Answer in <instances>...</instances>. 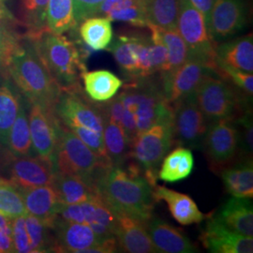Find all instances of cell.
Listing matches in <instances>:
<instances>
[{
    "mask_svg": "<svg viewBox=\"0 0 253 253\" xmlns=\"http://www.w3.org/2000/svg\"><path fill=\"white\" fill-rule=\"evenodd\" d=\"M20 190L27 214L38 217L51 228L58 209L62 206L52 185L20 188Z\"/></svg>",
    "mask_w": 253,
    "mask_h": 253,
    "instance_id": "cell-24",
    "label": "cell"
},
{
    "mask_svg": "<svg viewBox=\"0 0 253 253\" xmlns=\"http://www.w3.org/2000/svg\"><path fill=\"white\" fill-rule=\"evenodd\" d=\"M248 22L245 0H215L208 21L210 38L219 43L240 33Z\"/></svg>",
    "mask_w": 253,
    "mask_h": 253,
    "instance_id": "cell-13",
    "label": "cell"
},
{
    "mask_svg": "<svg viewBox=\"0 0 253 253\" xmlns=\"http://www.w3.org/2000/svg\"><path fill=\"white\" fill-rule=\"evenodd\" d=\"M22 95L8 74L0 71V160H9L8 145L10 128L22 102Z\"/></svg>",
    "mask_w": 253,
    "mask_h": 253,
    "instance_id": "cell-20",
    "label": "cell"
},
{
    "mask_svg": "<svg viewBox=\"0 0 253 253\" xmlns=\"http://www.w3.org/2000/svg\"><path fill=\"white\" fill-rule=\"evenodd\" d=\"M213 170L218 171L238 160V130L234 119L210 122L202 149ZM238 162V161H237Z\"/></svg>",
    "mask_w": 253,
    "mask_h": 253,
    "instance_id": "cell-10",
    "label": "cell"
},
{
    "mask_svg": "<svg viewBox=\"0 0 253 253\" xmlns=\"http://www.w3.org/2000/svg\"><path fill=\"white\" fill-rule=\"evenodd\" d=\"M148 26L152 27L156 31L163 44L166 47L168 53L167 66L163 73L172 72L180 67L188 59L189 50L178 31L176 29H167L156 27L151 24H148Z\"/></svg>",
    "mask_w": 253,
    "mask_h": 253,
    "instance_id": "cell-35",
    "label": "cell"
},
{
    "mask_svg": "<svg viewBox=\"0 0 253 253\" xmlns=\"http://www.w3.org/2000/svg\"><path fill=\"white\" fill-rule=\"evenodd\" d=\"M144 37L141 32L120 34L113 39L106 49L113 54L126 81L140 78V53Z\"/></svg>",
    "mask_w": 253,
    "mask_h": 253,
    "instance_id": "cell-21",
    "label": "cell"
},
{
    "mask_svg": "<svg viewBox=\"0 0 253 253\" xmlns=\"http://www.w3.org/2000/svg\"><path fill=\"white\" fill-rule=\"evenodd\" d=\"M78 27L82 41L93 51L106 50L114 39L112 22L103 16L86 18Z\"/></svg>",
    "mask_w": 253,
    "mask_h": 253,
    "instance_id": "cell-32",
    "label": "cell"
},
{
    "mask_svg": "<svg viewBox=\"0 0 253 253\" xmlns=\"http://www.w3.org/2000/svg\"><path fill=\"white\" fill-rule=\"evenodd\" d=\"M26 34L61 90H81V75L86 68L84 54L76 43L47 27L36 33Z\"/></svg>",
    "mask_w": 253,
    "mask_h": 253,
    "instance_id": "cell-4",
    "label": "cell"
},
{
    "mask_svg": "<svg viewBox=\"0 0 253 253\" xmlns=\"http://www.w3.org/2000/svg\"><path fill=\"white\" fill-rule=\"evenodd\" d=\"M28 123L34 152L37 156L53 162L60 123L54 111L37 103H28Z\"/></svg>",
    "mask_w": 253,
    "mask_h": 253,
    "instance_id": "cell-14",
    "label": "cell"
},
{
    "mask_svg": "<svg viewBox=\"0 0 253 253\" xmlns=\"http://www.w3.org/2000/svg\"><path fill=\"white\" fill-rule=\"evenodd\" d=\"M227 192L236 198L253 199V160L241 161L227 166L220 171Z\"/></svg>",
    "mask_w": 253,
    "mask_h": 253,
    "instance_id": "cell-28",
    "label": "cell"
},
{
    "mask_svg": "<svg viewBox=\"0 0 253 253\" xmlns=\"http://www.w3.org/2000/svg\"><path fill=\"white\" fill-rule=\"evenodd\" d=\"M215 63L222 64L236 70L253 73V34L229 39L217 43L215 48Z\"/></svg>",
    "mask_w": 253,
    "mask_h": 253,
    "instance_id": "cell-23",
    "label": "cell"
},
{
    "mask_svg": "<svg viewBox=\"0 0 253 253\" xmlns=\"http://www.w3.org/2000/svg\"><path fill=\"white\" fill-rule=\"evenodd\" d=\"M144 1H145V0H144Z\"/></svg>",
    "mask_w": 253,
    "mask_h": 253,
    "instance_id": "cell-47",
    "label": "cell"
},
{
    "mask_svg": "<svg viewBox=\"0 0 253 253\" xmlns=\"http://www.w3.org/2000/svg\"><path fill=\"white\" fill-rule=\"evenodd\" d=\"M9 180L20 188H33L52 185L54 163L39 156L11 158L9 165Z\"/></svg>",
    "mask_w": 253,
    "mask_h": 253,
    "instance_id": "cell-16",
    "label": "cell"
},
{
    "mask_svg": "<svg viewBox=\"0 0 253 253\" xmlns=\"http://www.w3.org/2000/svg\"><path fill=\"white\" fill-rule=\"evenodd\" d=\"M153 195L157 203L164 201L167 204L172 217L181 225L198 224L209 217L187 194L156 184L153 186Z\"/></svg>",
    "mask_w": 253,
    "mask_h": 253,
    "instance_id": "cell-22",
    "label": "cell"
},
{
    "mask_svg": "<svg viewBox=\"0 0 253 253\" xmlns=\"http://www.w3.org/2000/svg\"><path fill=\"white\" fill-rule=\"evenodd\" d=\"M190 2L195 9H198L202 13V15L206 20L207 26H208L210 13H211L215 0H190Z\"/></svg>",
    "mask_w": 253,
    "mask_h": 253,
    "instance_id": "cell-46",
    "label": "cell"
},
{
    "mask_svg": "<svg viewBox=\"0 0 253 253\" xmlns=\"http://www.w3.org/2000/svg\"><path fill=\"white\" fill-rule=\"evenodd\" d=\"M117 94L123 105L121 126L131 145L136 136L164 121H172V106L165 100L160 76L126 81Z\"/></svg>",
    "mask_w": 253,
    "mask_h": 253,
    "instance_id": "cell-1",
    "label": "cell"
},
{
    "mask_svg": "<svg viewBox=\"0 0 253 253\" xmlns=\"http://www.w3.org/2000/svg\"><path fill=\"white\" fill-rule=\"evenodd\" d=\"M49 0H21L23 24L27 33H36L46 27V10Z\"/></svg>",
    "mask_w": 253,
    "mask_h": 253,
    "instance_id": "cell-40",
    "label": "cell"
},
{
    "mask_svg": "<svg viewBox=\"0 0 253 253\" xmlns=\"http://www.w3.org/2000/svg\"><path fill=\"white\" fill-rule=\"evenodd\" d=\"M213 71L217 73L219 77L231 83L239 88L245 94L250 97H253V73H246L234 68L228 67L222 64L215 63Z\"/></svg>",
    "mask_w": 253,
    "mask_h": 253,
    "instance_id": "cell-42",
    "label": "cell"
},
{
    "mask_svg": "<svg viewBox=\"0 0 253 253\" xmlns=\"http://www.w3.org/2000/svg\"><path fill=\"white\" fill-rule=\"evenodd\" d=\"M103 143L105 154L113 167H122L127 163L130 144L122 126L104 119Z\"/></svg>",
    "mask_w": 253,
    "mask_h": 253,
    "instance_id": "cell-33",
    "label": "cell"
},
{
    "mask_svg": "<svg viewBox=\"0 0 253 253\" xmlns=\"http://www.w3.org/2000/svg\"><path fill=\"white\" fill-rule=\"evenodd\" d=\"M4 1H5V0H4Z\"/></svg>",
    "mask_w": 253,
    "mask_h": 253,
    "instance_id": "cell-48",
    "label": "cell"
},
{
    "mask_svg": "<svg viewBox=\"0 0 253 253\" xmlns=\"http://www.w3.org/2000/svg\"><path fill=\"white\" fill-rule=\"evenodd\" d=\"M51 229L54 235V253H84L86 250L111 239H101L86 224L66 221L56 217Z\"/></svg>",
    "mask_w": 253,
    "mask_h": 253,
    "instance_id": "cell-15",
    "label": "cell"
},
{
    "mask_svg": "<svg viewBox=\"0 0 253 253\" xmlns=\"http://www.w3.org/2000/svg\"><path fill=\"white\" fill-rule=\"evenodd\" d=\"M6 73L28 103L54 111L61 88L47 70L27 34L9 58Z\"/></svg>",
    "mask_w": 253,
    "mask_h": 253,
    "instance_id": "cell-3",
    "label": "cell"
},
{
    "mask_svg": "<svg viewBox=\"0 0 253 253\" xmlns=\"http://www.w3.org/2000/svg\"><path fill=\"white\" fill-rule=\"evenodd\" d=\"M8 151L9 160L11 158L33 156L34 149L30 135L28 115L24 100L21 102L17 117L9 131Z\"/></svg>",
    "mask_w": 253,
    "mask_h": 253,
    "instance_id": "cell-34",
    "label": "cell"
},
{
    "mask_svg": "<svg viewBox=\"0 0 253 253\" xmlns=\"http://www.w3.org/2000/svg\"><path fill=\"white\" fill-rule=\"evenodd\" d=\"M214 217L231 231L253 237V202L250 199L232 197L220 208Z\"/></svg>",
    "mask_w": 253,
    "mask_h": 253,
    "instance_id": "cell-25",
    "label": "cell"
},
{
    "mask_svg": "<svg viewBox=\"0 0 253 253\" xmlns=\"http://www.w3.org/2000/svg\"><path fill=\"white\" fill-rule=\"evenodd\" d=\"M81 80L86 96L94 102L112 100L122 87L124 81L107 70H98L82 73Z\"/></svg>",
    "mask_w": 253,
    "mask_h": 253,
    "instance_id": "cell-27",
    "label": "cell"
},
{
    "mask_svg": "<svg viewBox=\"0 0 253 253\" xmlns=\"http://www.w3.org/2000/svg\"><path fill=\"white\" fill-rule=\"evenodd\" d=\"M96 193L116 213L146 222L153 216V186L130 160L113 167L97 186Z\"/></svg>",
    "mask_w": 253,
    "mask_h": 253,
    "instance_id": "cell-2",
    "label": "cell"
},
{
    "mask_svg": "<svg viewBox=\"0 0 253 253\" xmlns=\"http://www.w3.org/2000/svg\"><path fill=\"white\" fill-rule=\"evenodd\" d=\"M14 253L11 218L0 214V253Z\"/></svg>",
    "mask_w": 253,
    "mask_h": 253,
    "instance_id": "cell-45",
    "label": "cell"
},
{
    "mask_svg": "<svg viewBox=\"0 0 253 253\" xmlns=\"http://www.w3.org/2000/svg\"><path fill=\"white\" fill-rule=\"evenodd\" d=\"M54 116L62 126L72 132L89 130L103 134L104 118L100 104L81 90H61L54 107Z\"/></svg>",
    "mask_w": 253,
    "mask_h": 253,
    "instance_id": "cell-8",
    "label": "cell"
},
{
    "mask_svg": "<svg viewBox=\"0 0 253 253\" xmlns=\"http://www.w3.org/2000/svg\"><path fill=\"white\" fill-rule=\"evenodd\" d=\"M235 124L238 130V162L253 160V108L235 119Z\"/></svg>",
    "mask_w": 253,
    "mask_h": 253,
    "instance_id": "cell-41",
    "label": "cell"
},
{
    "mask_svg": "<svg viewBox=\"0 0 253 253\" xmlns=\"http://www.w3.org/2000/svg\"><path fill=\"white\" fill-rule=\"evenodd\" d=\"M115 237L118 252L127 253H156L157 251L148 235L145 222L125 214L116 213Z\"/></svg>",
    "mask_w": 253,
    "mask_h": 253,
    "instance_id": "cell-19",
    "label": "cell"
},
{
    "mask_svg": "<svg viewBox=\"0 0 253 253\" xmlns=\"http://www.w3.org/2000/svg\"><path fill=\"white\" fill-rule=\"evenodd\" d=\"M53 163L55 172L80 177L95 192L100 180L113 168L108 159L94 153L61 124Z\"/></svg>",
    "mask_w": 253,
    "mask_h": 253,
    "instance_id": "cell-5",
    "label": "cell"
},
{
    "mask_svg": "<svg viewBox=\"0 0 253 253\" xmlns=\"http://www.w3.org/2000/svg\"><path fill=\"white\" fill-rule=\"evenodd\" d=\"M194 168V158L190 148L179 146L167 154L161 163L158 179L176 183L188 178Z\"/></svg>",
    "mask_w": 253,
    "mask_h": 253,
    "instance_id": "cell-29",
    "label": "cell"
},
{
    "mask_svg": "<svg viewBox=\"0 0 253 253\" xmlns=\"http://www.w3.org/2000/svg\"><path fill=\"white\" fill-rule=\"evenodd\" d=\"M11 232L14 253H31L25 217L11 218Z\"/></svg>",
    "mask_w": 253,
    "mask_h": 253,
    "instance_id": "cell-43",
    "label": "cell"
},
{
    "mask_svg": "<svg viewBox=\"0 0 253 253\" xmlns=\"http://www.w3.org/2000/svg\"><path fill=\"white\" fill-rule=\"evenodd\" d=\"M31 253H54V238L52 229L38 217L25 216Z\"/></svg>",
    "mask_w": 253,
    "mask_h": 253,
    "instance_id": "cell-38",
    "label": "cell"
},
{
    "mask_svg": "<svg viewBox=\"0 0 253 253\" xmlns=\"http://www.w3.org/2000/svg\"><path fill=\"white\" fill-rule=\"evenodd\" d=\"M149 24L167 29H176L179 0H145Z\"/></svg>",
    "mask_w": 253,
    "mask_h": 253,
    "instance_id": "cell-37",
    "label": "cell"
},
{
    "mask_svg": "<svg viewBox=\"0 0 253 253\" xmlns=\"http://www.w3.org/2000/svg\"><path fill=\"white\" fill-rule=\"evenodd\" d=\"M213 67L212 61L190 55L174 71L159 73L165 100L172 106L194 94L203 79L213 71Z\"/></svg>",
    "mask_w": 253,
    "mask_h": 253,
    "instance_id": "cell-9",
    "label": "cell"
},
{
    "mask_svg": "<svg viewBox=\"0 0 253 253\" xmlns=\"http://www.w3.org/2000/svg\"><path fill=\"white\" fill-rule=\"evenodd\" d=\"M52 187L62 205L81 204L97 195L80 177L61 172H54Z\"/></svg>",
    "mask_w": 253,
    "mask_h": 253,
    "instance_id": "cell-30",
    "label": "cell"
},
{
    "mask_svg": "<svg viewBox=\"0 0 253 253\" xmlns=\"http://www.w3.org/2000/svg\"><path fill=\"white\" fill-rule=\"evenodd\" d=\"M200 240L212 253H252L253 237L235 233L221 224L215 217L208 218Z\"/></svg>",
    "mask_w": 253,
    "mask_h": 253,
    "instance_id": "cell-17",
    "label": "cell"
},
{
    "mask_svg": "<svg viewBox=\"0 0 253 253\" xmlns=\"http://www.w3.org/2000/svg\"><path fill=\"white\" fill-rule=\"evenodd\" d=\"M172 108L173 143L190 149H202L210 122L198 107L194 94Z\"/></svg>",
    "mask_w": 253,
    "mask_h": 253,
    "instance_id": "cell-11",
    "label": "cell"
},
{
    "mask_svg": "<svg viewBox=\"0 0 253 253\" xmlns=\"http://www.w3.org/2000/svg\"><path fill=\"white\" fill-rule=\"evenodd\" d=\"M46 27L57 34L76 29L73 0H49L46 10Z\"/></svg>",
    "mask_w": 253,
    "mask_h": 253,
    "instance_id": "cell-36",
    "label": "cell"
},
{
    "mask_svg": "<svg viewBox=\"0 0 253 253\" xmlns=\"http://www.w3.org/2000/svg\"><path fill=\"white\" fill-rule=\"evenodd\" d=\"M145 228L157 253H198L196 245L181 229L172 226L161 217L152 216L145 222Z\"/></svg>",
    "mask_w": 253,
    "mask_h": 253,
    "instance_id": "cell-18",
    "label": "cell"
},
{
    "mask_svg": "<svg viewBox=\"0 0 253 253\" xmlns=\"http://www.w3.org/2000/svg\"><path fill=\"white\" fill-rule=\"evenodd\" d=\"M176 30L188 47L189 56H200L214 62L217 43L210 38L204 16L190 0H179Z\"/></svg>",
    "mask_w": 253,
    "mask_h": 253,
    "instance_id": "cell-12",
    "label": "cell"
},
{
    "mask_svg": "<svg viewBox=\"0 0 253 253\" xmlns=\"http://www.w3.org/2000/svg\"><path fill=\"white\" fill-rule=\"evenodd\" d=\"M97 15L134 27H147L149 24L144 0H105Z\"/></svg>",
    "mask_w": 253,
    "mask_h": 253,
    "instance_id": "cell-26",
    "label": "cell"
},
{
    "mask_svg": "<svg viewBox=\"0 0 253 253\" xmlns=\"http://www.w3.org/2000/svg\"><path fill=\"white\" fill-rule=\"evenodd\" d=\"M0 214L9 218L27 216L20 188L13 182L0 176Z\"/></svg>",
    "mask_w": 253,
    "mask_h": 253,
    "instance_id": "cell-39",
    "label": "cell"
},
{
    "mask_svg": "<svg viewBox=\"0 0 253 253\" xmlns=\"http://www.w3.org/2000/svg\"><path fill=\"white\" fill-rule=\"evenodd\" d=\"M194 98L209 122L219 119L235 120L252 108V97L219 77L214 71L201 82L194 92Z\"/></svg>",
    "mask_w": 253,
    "mask_h": 253,
    "instance_id": "cell-6",
    "label": "cell"
},
{
    "mask_svg": "<svg viewBox=\"0 0 253 253\" xmlns=\"http://www.w3.org/2000/svg\"><path fill=\"white\" fill-rule=\"evenodd\" d=\"M173 144L172 121H164L136 136L130 145L129 160L154 186L164 157Z\"/></svg>",
    "mask_w": 253,
    "mask_h": 253,
    "instance_id": "cell-7",
    "label": "cell"
},
{
    "mask_svg": "<svg viewBox=\"0 0 253 253\" xmlns=\"http://www.w3.org/2000/svg\"><path fill=\"white\" fill-rule=\"evenodd\" d=\"M17 25V20L5 5V1L0 0V71L4 73L24 36L19 33Z\"/></svg>",
    "mask_w": 253,
    "mask_h": 253,
    "instance_id": "cell-31",
    "label": "cell"
},
{
    "mask_svg": "<svg viewBox=\"0 0 253 253\" xmlns=\"http://www.w3.org/2000/svg\"><path fill=\"white\" fill-rule=\"evenodd\" d=\"M104 1L105 0H73V16L77 28L84 20L97 15Z\"/></svg>",
    "mask_w": 253,
    "mask_h": 253,
    "instance_id": "cell-44",
    "label": "cell"
}]
</instances>
